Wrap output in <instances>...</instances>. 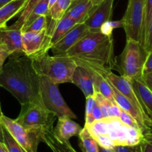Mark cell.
Wrapping results in <instances>:
<instances>
[{
  "label": "cell",
  "mask_w": 152,
  "mask_h": 152,
  "mask_svg": "<svg viewBox=\"0 0 152 152\" xmlns=\"http://www.w3.org/2000/svg\"><path fill=\"white\" fill-rule=\"evenodd\" d=\"M40 76L36 72L31 58L10 56L0 72V86L10 92L21 105L39 101Z\"/></svg>",
  "instance_id": "obj_1"
},
{
  "label": "cell",
  "mask_w": 152,
  "mask_h": 152,
  "mask_svg": "<svg viewBox=\"0 0 152 152\" xmlns=\"http://www.w3.org/2000/svg\"><path fill=\"white\" fill-rule=\"evenodd\" d=\"M64 55L72 58L77 64L99 73L111 71L117 62L112 35H106L100 31H90Z\"/></svg>",
  "instance_id": "obj_2"
},
{
  "label": "cell",
  "mask_w": 152,
  "mask_h": 152,
  "mask_svg": "<svg viewBox=\"0 0 152 152\" xmlns=\"http://www.w3.org/2000/svg\"><path fill=\"white\" fill-rule=\"evenodd\" d=\"M99 146L112 148L117 145H136L143 138L137 128L122 122L117 116H109L85 125Z\"/></svg>",
  "instance_id": "obj_3"
},
{
  "label": "cell",
  "mask_w": 152,
  "mask_h": 152,
  "mask_svg": "<svg viewBox=\"0 0 152 152\" xmlns=\"http://www.w3.org/2000/svg\"><path fill=\"white\" fill-rule=\"evenodd\" d=\"M36 72L39 76H45L59 85L71 83L72 75L77 63L71 58L65 55L50 56L48 52L30 57Z\"/></svg>",
  "instance_id": "obj_4"
},
{
  "label": "cell",
  "mask_w": 152,
  "mask_h": 152,
  "mask_svg": "<svg viewBox=\"0 0 152 152\" xmlns=\"http://www.w3.org/2000/svg\"><path fill=\"white\" fill-rule=\"evenodd\" d=\"M56 116L39 101H31L22 104L18 117L14 119L18 124L31 131L43 134L53 128Z\"/></svg>",
  "instance_id": "obj_5"
},
{
  "label": "cell",
  "mask_w": 152,
  "mask_h": 152,
  "mask_svg": "<svg viewBox=\"0 0 152 152\" xmlns=\"http://www.w3.org/2000/svg\"><path fill=\"white\" fill-rule=\"evenodd\" d=\"M145 57L146 53L140 43L132 39H128L124 49L119 57L120 61H117L116 66L120 76L129 80L141 78Z\"/></svg>",
  "instance_id": "obj_6"
},
{
  "label": "cell",
  "mask_w": 152,
  "mask_h": 152,
  "mask_svg": "<svg viewBox=\"0 0 152 152\" xmlns=\"http://www.w3.org/2000/svg\"><path fill=\"white\" fill-rule=\"evenodd\" d=\"M40 100L43 105L58 118L77 119V115L70 109L61 95L58 84L45 76H40Z\"/></svg>",
  "instance_id": "obj_7"
},
{
  "label": "cell",
  "mask_w": 152,
  "mask_h": 152,
  "mask_svg": "<svg viewBox=\"0 0 152 152\" xmlns=\"http://www.w3.org/2000/svg\"><path fill=\"white\" fill-rule=\"evenodd\" d=\"M145 0H129L127 9L123 19L122 25L126 34V40L132 39L142 43Z\"/></svg>",
  "instance_id": "obj_8"
},
{
  "label": "cell",
  "mask_w": 152,
  "mask_h": 152,
  "mask_svg": "<svg viewBox=\"0 0 152 152\" xmlns=\"http://www.w3.org/2000/svg\"><path fill=\"white\" fill-rule=\"evenodd\" d=\"M48 17V25L39 32H22V44L23 52L28 57L48 52L50 50V38L56 22Z\"/></svg>",
  "instance_id": "obj_9"
},
{
  "label": "cell",
  "mask_w": 152,
  "mask_h": 152,
  "mask_svg": "<svg viewBox=\"0 0 152 152\" xmlns=\"http://www.w3.org/2000/svg\"><path fill=\"white\" fill-rule=\"evenodd\" d=\"M0 120L12 137L27 152H37L39 144L42 142V134L26 129L14 119H11L4 114L1 116Z\"/></svg>",
  "instance_id": "obj_10"
},
{
  "label": "cell",
  "mask_w": 152,
  "mask_h": 152,
  "mask_svg": "<svg viewBox=\"0 0 152 152\" xmlns=\"http://www.w3.org/2000/svg\"><path fill=\"white\" fill-rule=\"evenodd\" d=\"M114 0H104L98 5L94 6L90 15L84 23L89 31H99L105 22L111 20Z\"/></svg>",
  "instance_id": "obj_11"
},
{
  "label": "cell",
  "mask_w": 152,
  "mask_h": 152,
  "mask_svg": "<svg viewBox=\"0 0 152 152\" xmlns=\"http://www.w3.org/2000/svg\"><path fill=\"white\" fill-rule=\"evenodd\" d=\"M89 32L90 31L86 24H77L58 43L53 45L50 50L54 55H64Z\"/></svg>",
  "instance_id": "obj_12"
},
{
  "label": "cell",
  "mask_w": 152,
  "mask_h": 152,
  "mask_svg": "<svg viewBox=\"0 0 152 152\" xmlns=\"http://www.w3.org/2000/svg\"><path fill=\"white\" fill-rule=\"evenodd\" d=\"M22 30L6 25L0 28V45L4 46L11 53L10 56L25 55L22 44Z\"/></svg>",
  "instance_id": "obj_13"
},
{
  "label": "cell",
  "mask_w": 152,
  "mask_h": 152,
  "mask_svg": "<svg viewBox=\"0 0 152 152\" xmlns=\"http://www.w3.org/2000/svg\"><path fill=\"white\" fill-rule=\"evenodd\" d=\"M71 83L80 88L86 98L92 96L94 94V86L91 71L88 67L80 64H77V66L73 73Z\"/></svg>",
  "instance_id": "obj_14"
},
{
  "label": "cell",
  "mask_w": 152,
  "mask_h": 152,
  "mask_svg": "<svg viewBox=\"0 0 152 152\" xmlns=\"http://www.w3.org/2000/svg\"><path fill=\"white\" fill-rule=\"evenodd\" d=\"M94 6L91 0H73L64 16L72 19L77 24L84 23Z\"/></svg>",
  "instance_id": "obj_15"
},
{
  "label": "cell",
  "mask_w": 152,
  "mask_h": 152,
  "mask_svg": "<svg viewBox=\"0 0 152 152\" xmlns=\"http://www.w3.org/2000/svg\"><path fill=\"white\" fill-rule=\"evenodd\" d=\"M83 128L70 118H58L56 126L53 129L55 135L61 140L69 141L70 139L79 136Z\"/></svg>",
  "instance_id": "obj_16"
},
{
  "label": "cell",
  "mask_w": 152,
  "mask_h": 152,
  "mask_svg": "<svg viewBox=\"0 0 152 152\" xmlns=\"http://www.w3.org/2000/svg\"><path fill=\"white\" fill-rule=\"evenodd\" d=\"M132 86L142 104L146 116L152 121V92L141 78L132 79Z\"/></svg>",
  "instance_id": "obj_17"
},
{
  "label": "cell",
  "mask_w": 152,
  "mask_h": 152,
  "mask_svg": "<svg viewBox=\"0 0 152 152\" xmlns=\"http://www.w3.org/2000/svg\"><path fill=\"white\" fill-rule=\"evenodd\" d=\"M42 142L45 143L53 152H77L69 141L59 139L53 133V128L43 132Z\"/></svg>",
  "instance_id": "obj_18"
},
{
  "label": "cell",
  "mask_w": 152,
  "mask_h": 152,
  "mask_svg": "<svg viewBox=\"0 0 152 152\" xmlns=\"http://www.w3.org/2000/svg\"><path fill=\"white\" fill-rule=\"evenodd\" d=\"M27 1L28 0H12L0 8V28L5 27L10 19L20 13Z\"/></svg>",
  "instance_id": "obj_19"
},
{
  "label": "cell",
  "mask_w": 152,
  "mask_h": 152,
  "mask_svg": "<svg viewBox=\"0 0 152 152\" xmlns=\"http://www.w3.org/2000/svg\"><path fill=\"white\" fill-rule=\"evenodd\" d=\"M90 69L91 71L92 77H93L94 92H99L101 95H103L105 98L110 100L111 102L117 104L115 103V101H114L112 87H111V84L108 81V80L102 75H101L100 73L97 72H96L94 69Z\"/></svg>",
  "instance_id": "obj_20"
},
{
  "label": "cell",
  "mask_w": 152,
  "mask_h": 152,
  "mask_svg": "<svg viewBox=\"0 0 152 152\" xmlns=\"http://www.w3.org/2000/svg\"><path fill=\"white\" fill-rule=\"evenodd\" d=\"M77 25L75 21L72 19L64 16L56 22L50 38V49L52 46L59 41L74 25Z\"/></svg>",
  "instance_id": "obj_21"
},
{
  "label": "cell",
  "mask_w": 152,
  "mask_h": 152,
  "mask_svg": "<svg viewBox=\"0 0 152 152\" xmlns=\"http://www.w3.org/2000/svg\"><path fill=\"white\" fill-rule=\"evenodd\" d=\"M78 137L80 139V146L83 152H98L99 145L86 127L82 129Z\"/></svg>",
  "instance_id": "obj_22"
},
{
  "label": "cell",
  "mask_w": 152,
  "mask_h": 152,
  "mask_svg": "<svg viewBox=\"0 0 152 152\" xmlns=\"http://www.w3.org/2000/svg\"><path fill=\"white\" fill-rule=\"evenodd\" d=\"M73 0H56L49 9L48 16L54 21H59L65 15Z\"/></svg>",
  "instance_id": "obj_23"
},
{
  "label": "cell",
  "mask_w": 152,
  "mask_h": 152,
  "mask_svg": "<svg viewBox=\"0 0 152 152\" xmlns=\"http://www.w3.org/2000/svg\"><path fill=\"white\" fill-rule=\"evenodd\" d=\"M42 0H28L27 2L25 3V6L23 7V8H22V11L20 12V14H19V16L17 19V20L13 25H10V26L13 28L22 30L25 22H26L27 19H28V16L31 13L33 9Z\"/></svg>",
  "instance_id": "obj_24"
},
{
  "label": "cell",
  "mask_w": 152,
  "mask_h": 152,
  "mask_svg": "<svg viewBox=\"0 0 152 152\" xmlns=\"http://www.w3.org/2000/svg\"><path fill=\"white\" fill-rule=\"evenodd\" d=\"M49 13V7H48V0H42L40 2L36 5V7L33 9L31 13L28 16L26 22H25L24 27L30 25L31 22H34L36 19L39 18L41 16H48Z\"/></svg>",
  "instance_id": "obj_25"
},
{
  "label": "cell",
  "mask_w": 152,
  "mask_h": 152,
  "mask_svg": "<svg viewBox=\"0 0 152 152\" xmlns=\"http://www.w3.org/2000/svg\"><path fill=\"white\" fill-rule=\"evenodd\" d=\"M48 25V16H41L36 19L30 25L24 27L22 29V32H39L45 28Z\"/></svg>",
  "instance_id": "obj_26"
},
{
  "label": "cell",
  "mask_w": 152,
  "mask_h": 152,
  "mask_svg": "<svg viewBox=\"0 0 152 152\" xmlns=\"http://www.w3.org/2000/svg\"><path fill=\"white\" fill-rule=\"evenodd\" d=\"M3 137H4V144L7 147L9 152H27L20 144L16 141L11 134L8 132L5 127L3 125Z\"/></svg>",
  "instance_id": "obj_27"
},
{
  "label": "cell",
  "mask_w": 152,
  "mask_h": 152,
  "mask_svg": "<svg viewBox=\"0 0 152 152\" xmlns=\"http://www.w3.org/2000/svg\"><path fill=\"white\" fill-rule=\"evenodd\" d=\"M152 16V0H145V13H144V20L143 26H142V43L141 46L143 48L144 42H145V35H146L147 30H148V25Z\"/></svg>",
  "instance_id": "obj_28"
},
{
  "label": "cell",
  "mask_w": 152,
  "mask_h": 152,
  "mask_svg": "<svg viewBox=\"0 0 152 152\" xmlns=\"http://www.w3.org/2000/svg\"><path fill=\"white\" fill-rule=\"evenodd\" d=\"M137 152H152V136L149 134L143 135L140 142L136 145Z\"/></svg>",
  "instance_id": "obj_29"
},
{
  "label": "cell",
  "mask_w": 152,
  "mask_h": 152,
  "mask_svg": "<svg viewBox=\"0 0 152 152\" xmlns=\"http://www.w3.org/2000/svg\"><path fill=\"white\" fill-rule=\"evenodd\" d=\"M96 104L94 95L89 96L86 98V125H88L93 122L92 119V113H93L94 108Z\"/></svg>",
  "instance_id": "obj_30"
},
{
  "label": "cell",
  "mask_w": 152,
  "mask_h": 152,
  "mask_svg": "<svg viewBox=\"0 0 152 152\" xmlns=\"http://www.w3.org/2000/svg\"><path fill=\"white\" fill-rule=\"evenodd\" d=\"M122 22L121 20L119 21H108V22H105L102 26L101 27L100 31L103 34H106V35H112V33L114 29L117 28H120L122 27Z\"/></svg>",
  "instance_id": "obj_31"
},
{
  "label": "cell",
  "mask_w": 152,
  "mask_h": 152,
  "mask_svg": "<svg viewBox=\"0 0 152 152\" xmlns=\"http://www.w3.org/2000/svg\"><path fill=\"white\" fill-rule=\"evenodd\" d=\"M152 49V16L148 25V30H147L146 35H145V42H144L143 49L145 53H148Z\"/></svg>",
  "instance_id": "obj_32"
},
{
  "label": "cell",
  "mask_w": 152,
  "mask_h": 152,
  "mask_svg": "<svg viewBox=\"0 0 152 152\" xmlns=\"http://www.w3.org/2000/svg\"><path fill=\"white\" fill-rule=\"evenodd\" d=\"M151 72H152V49L146 54L143 67H142V77Z\"/></svg>",
  "instance_id": "obj_33"
},
{
  "label": "cell",
  "mask_w": 152,
  "mask_h": 152,
  "mask_svg": "<svg viewBox=\"0 0 152 152\" xmlns=\"http://www.w3.org/2000/svg\"><path fill=\"white\" fill-rule=\"evenodd\" d=\"M11 55L10 51L4 46L0 45V72L2 69L4 65V62Z\"/></svg>",
  "instance_id": "obj_34"
},
{
  "label": "cell",
  "mask_w": 152,
  "mask_h": 152,
  "mask_svg": "<svg viewBox=\"0 0 152 152\" xmlns=\"http://www.w3.org/2000/svg\"><path fill=\"white\" fill-rule=\"evenodd\" d=\"M111 149L113 152H137L136 145H117Z\"/></svg>",
  "instance_id": "obj_35"
},
{
  "label": "cell",
  "mask_w": 152,
  "mask_h": 152,
  "mask_svg": "<svg viewBox=\"0 0 152 152\" xmlns=\"http://www.w3.org/2000/svg\"><path fill=\"white\" fill-rule=\"evenodd\" d=\"M103 118V116H102V113L101 111L100 108H99V105L97 104L96 101V104H95V107L94 108L93 113H92V119H93V122L94 121L99 120V119H102Z\"/></svg>",
  "instance_id": "obj_36"
},
{
  "label": "cell",
  "mask_w": 152,
  "mask_h": 152,
  "mask_svg": "<svg viewBox=\"0 0 152 152\" xmlns=\"http://www.w3.org/2000/svg\"><path fill=\"white\" fill-rule=\"evenodd\" d=\"M141 79H142L143 83L145 84V86H146L147 87L150 89V91L152 92V72L143 76V77H141Z\"/></svg>",
  "instance_id": "obj_37"
},
{
  "label": "cell",
  "mask_w": 152,
  "mask_h": 152,
  "mask_svg": "<svg viewBox=\"0 0 152 152\" xmlns=\"http://www.w3.org/2000/svg\"><path fill=\"white\" fill-rule=\"evenodd\" d=\"M4 142V137H3V125L0 120V142Z\"/></svg>",
  "instance_id": "obj_38"
},
{
  "label": "cell",
  "mask_w": 152,
  "mask_h": 152,
  "mask_svg": "<svg viewBox=\"0 0 152 152\" xmlns=\"http://www.w3.org/2000/svg\"><path fill=\"white\" fill-rule=\"evenodd\" d=\"M98 152H113L112 150L110 148H105L102 147V146L99 145V148H98Z\"/></svg>",
  "instance_id": "obj_39"
},
{
  "label": "cell",
  "mask_w": 152,
  "mask_h": 152,
  "mask_svg": "<svg viewBox=\"0 0 152 152\" xmlns=\"http://www.w3.org/2000/svg\"><path fill=\"white\" fill-rule=\"evenodd\" d=\"M0 152H9L4 142H0Z\"/></svg>",
  "instance_id": "obj_40"
},
{
  "label": "cell",
  "mask_w": 152,
  "mask_h": 152,
  "mask_svg": "<svg viewBox=\"0 0 152 152\" xmlns=\"http://www.w3.org/2000/svg\"><path fill=\"white\" fill-rule=\"evenodd\" d=\"M12 0H0V8H1L2 7H4V5L9 3L10 1H11Z\"/></svg>",
  "instance_id": "obj_41"
},
{
  "label": "cell",
  "mask_w": 152,
  "mask_h": 152,
  "mask_svg": "<svg viewBox=\"0 0 152 152\" xmlns=\"http://www.w3.org/2000/svg\"><path fill=\"white\" fill-rule=\"evenodd\" d=\"M103 1L104 0H91V1L94 5H98Z\"/></svg>",
  "instance_id": "obj_42"
},
{
  "label": "cell",
  "mask_w": 152,
  "mask_h": 152,
  "mask_svg": "<svg viewBox=\"0 0 152 152\" xmlns=\"http://www.w3.org/2000/svg\"><path fill=\"white\" fill-rule=\"evenodd\" d=\"M56 0H48V7H49V9L51 7V6L53 5V4H54L55 2H56Z\"/></svg>",
  "instance_id": "obj_43"
},
{
  "label": "cell",
  "mask_w": 152,
  "mask_h": 152,
  "mask_svg": "<svg viewBox=\"0 0 152 152\" xmlns=\"http://www.w3.org/2000/svg\"><path fill=\"white\" fill-rule=\"evenodd\" d=\"M3 113H2V111H1V104H0V118H1V116H2Z\"/></svg>",
  "instance_id": "obj_44"
},
{
  "label": "cell",
  "mask_w": 152,
  "mask_h": 152,
  "mask_svg": "<svg viewBox=\"0 0 152 152\" xmlns=\"http://www.w3.org/2000/svg\"><path fill=\"white\" fill-rule=\"evenodd\" d=\"M147 134H151V135L152 136V130H151V131H149V132H148V133H147Z\"/></svg>",
  "instance_id": "obj_45"
}]
</instances>
